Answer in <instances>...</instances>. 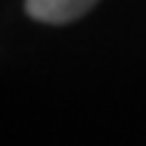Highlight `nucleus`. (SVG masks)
Masks as SVG:
<instances>
[{
  "instance_id": "f257e3e1",
  "label": "nucleus",
  "mask_w": 146,
  "mask_h": 146,
  "mask_svg": "<svg viewBox=\"0 0 146 146\" xmlns=\"http://www.w3.org/2000/svg\"><path fill=\"white\" fill-rule=\"evenodd\" d=\"M98 0H25V11L35 22L46 25H68L84 16Z\"/></svg>"
}]
</instances>
